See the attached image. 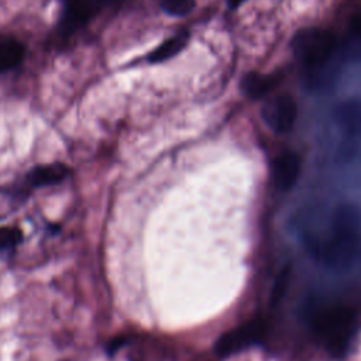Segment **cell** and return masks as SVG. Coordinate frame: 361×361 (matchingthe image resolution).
<instances>
[{
    "mask_svg": "<svg viewBox=\"0 0 361 361\" xmlns=\"http://www.w3.org/2000/svg\"><path fill=\"white\" fill-rule=\"evenodd\" d=\"M265 330L267 326L262 319H252L240 327L221 334L214 345V350L221 357L231 355L254 343H258L264 337Z\"/></svg>",
    "mask_w": 361,
    "mask_h": 361,
    "instance_id": "277c9868",
    "label": "cell"
},
{
    "mask_svg": "<svg viewBox=\"0 0 361 361\" xmlns=\"http://www.w3.org/2000/svg\"><path fill=\"white\" fill-rule=\"evenodd\" d=\"M289 281H290V267L286 265L285 268H282L279 271V274L276 275L275 282L272 285L271 296H269V302H271L272 306H276L282 300V298H283V295L288 289Z\"/></svg>",
    "mask_w": 361,
    "mask_h": 361,
    "instance_id": "4fadbf2b",
    "label": "cell"
},
{
    "mask_svg": "<svg viewBox=\"0 0 361 361\" xmlns=\"http://www.w3.org/2000/svg\"><path fill=\"white\" fill-rule=\"evenodd\" d=\"M196 0H161V7L165 13L173 17H183L195 8Z\"/></svg>",
    "mask_w": 361,
    "mask_h": 361,
    "instance_id": "9a60e30c",
    "label": "cell"
},
{
    "mask_svg": "<svg viewBox=\"0 0 361 361\" xmlns=\"http://www.w3.org/2000/svg\"><path fill=\"white\" fill-rule=\"evenodd\" d=\"M302 171V158L293 151H286L279 154L271 164V178L274 185L285 192L292 189V186L299 179Z\"/></svg>",
    "mask_w": 361,
    "mask_h": 361,
    "instance_id": "52a82bcc",
    "label": "cell"
},
{
    "mask_svg": "<svg viewBox=\"0 0 361 361\" xmlns=\"http://www.w3.org/2000/svg\"><path fill=\"white\" fill-rule=\"evenodd\" d=\"M243 1H244V0H228V6H230V7H233V8H234V7H237V6H240V4H241V3H243Z\"/></svg>",
    "mask_w": 361,
    "mask_h": 361,
    "instance_id": "ac0fdd59",
    "label": "cell"
},
{
    "mask_svg": "<svg viewBox=\"0 0 361 361\" xmlns=\"http://www.w3.org/2000/svg\"><path fill=\"white\" fill-rule=\"evenodd\" d=\"M317 257L330 267L351 264L361 252V217L351 204L336 207L331 216L330 233L316 248Z\"/></svg>",
    "mask_w": 361,
    "mask_h": 361,
    "instance_id": "6da1fadb",
    "label": "cell"
},
{
    "mask_svg": "<svg viewBox=\"0 0 361 361\" xmlns=\"http://www.w3.org/2000/svg\"><path fill=\"white\" fill-rule=\"evenodd\" d=\"M348 31L353 38L361 41V13L353 14L348 20Z\"/></svg>",
    "mask_w": 361,
    "mask_h": 361,
    "instance_id": "2e32d148",
    "label": "cell"
},
{
    "mask_svg": "<svg viewBox=\"0 0 361 361\" xmlns=\"http://www.w3.org/2000/svg\"><path fill=\"white\" fill-rule=\"evenodd\" d=\"M314 337L336 358L344 355L355 330V312L347 305H331L312 319Z\"/></svg>",
    "mask_w": 361,
    "mask_h": 361,
    "instance_id": "7a4b0ae2",
    "label": "cell"
},
{
    "mask_svg": "<svg viewBox=\"0 0 361 361\" xmlns=\"http://www.w3.org/2000/svg\"><path fill=\"white\" fill-rule=\"evenodd\" d=\"M24 58V47L13 39H0V73L16 68Z\"/></svg>",
    "mask_w": 361,
    "mask_h": 361,
    "instance_id": "7c38bea8",
    "label": "cell"
},
{
    "mask_svg": "<svg viewBox=\"0 0 361 361\" xmlns=\"http://www.w3.org/2000/svg\"><path fill=\"white\" fill-rule=\"evenodd\" d=\"M261 116L274 133L285 134L292 130L296 121L298 106L289 93H281L267 100Z\"/></svg>",
    "mask_w": 361,
    "mask_h": 361,
    "instance_id": "5b68a950",
    "label": "cell"
},
{
    "mask_svg": "<svg viewBox=\"0 0 361 361\" xmlns=\"http://www.w3.org/2000/svg\"><path fill=\"white\" fill-rule=\"evenodd\" d=\"M20 231L17 228H0V258H6L13 254L18 241H20Z\"/></svg>",
    "mask_w": 361,
    "mask_h": 361,
    "instance_id": "5bb4252c",
    "label": "cell"
},
{
    "mask_svg": "<svg viewBox=\"0 0 361 361\" xmlns=\"http://www.w3.org/2000/svg\"><path fill=\"white\" fill-rule=\"evenodd\" d=\"M68 173L69 169L63 164H51L34 168L28 173L27 180L31 186H47L61 182L68 176Z\"/></svg>",
    "mask_w": 361,
    "mask_h": 361,
    "instance_id": "30bf717a",
    "label": "cell"
},
{
    "mask_svg": "<svg viewBox=\"0 0 361 361\" xmlns=\"http://www.w3.org/2000/svg\"><path fill=\"white\" fill-rule=\"evenodd\" d=\"M336 124L350 137L361 135V99L340 102L333 110Z\"/></svg>",
    "mask_w": 361,
    "mask_h": 361,
    "instance_id": "ba28073f",
    "label": "cell"
},
{
    "mask_svg": "<svg viewBox=\"0 0 361 361\" xmlns=\"http://www.w3.org/2000/svg\"><path fill=\"white\" fill-rule=\"evenodd\" d=\"M63 16H62V31L72 32L85 25L92 17L100 11L117 7L123 0H62Z\"/></svg>",
    "mask_w": 361,
    "mask_h": 361,
    "instance_id": "8992f818",
    "label": "cell"
},
{
    "mask_svg": "<svg viewBox=\"0 0 361 361\" xmlns=\"http://www.w3.org/2000/svg\"><path fill=\"white\" fill-rule=\"evenodd\" d=\"M189 38V32L182 30L179 32H176L175 35H172L171 38H168L165 42H162L157 49L152 51V54L148 56V61L151 63H157V62H162L166 61L172 56H175L176 54H179L183 47L186 45Z\"/></svg>",
    "mask_w": 361,
    "mask_h": 361,
    "instance_id": "8fae6325",
    "label": "cell"
},
{
    "mask_svg": "<svg viewBox=\"0 0 361 361\" xmlns=\"http://www.w3.org/2000/svg\"><path fill=\"white\" fill-rule=\"evenodd\" d=\"M337 37L326 28H303L292 41L296 59L310 72L323 69L337 51Z\"/></svg>",
    "mask_w": 361,
    "mask_h": 361,
    "instance_id": "3957f363",
    "label": "cell"
},
{
    "mask_svg": "<svg viewBox=\"0 0 361 361\" xmlns=\"http://www.w3.org/2000/svg\"><path fill=\"white\" fill-rule=\"evenodd\" d=\"M123 343H124V340H121V338H120V340H118V338H117V340H114V341L110 344V347H109V351H110V353L116 351V350H117V348H118V347H120Z\"/></svg>",
    "mask_w": 361,
    "mask_h": 361,
    "instance_id": "e0dca14e",
    "label": "cell"
},
{
    "mask_svg": "<svg viewBox=\"0 0 361 361\" xmlns=\"http://www.w3.org/2000/svg\"><path fill=\"white\" fill-rule=\"evenodd\" d=\"M282 75L281 73H272V75H259V73H248L243 82L241 89L247 94V97L251 99H259L272 92L281 82Z\"/></svg>",
    "mask_w": 361,
    "mask_h": 361,
    "instance_id": "9c48e42d",
    "label": "cell"
}]
</instances>
